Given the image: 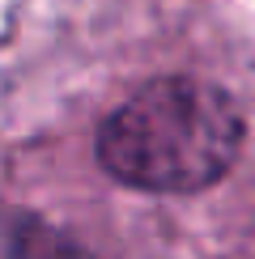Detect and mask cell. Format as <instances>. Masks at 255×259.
<instances>
[{
	"label": "cell",
	"instance_id": "obj_1",
	"mask_svg": "<svg viewBox=\"0 0 255 259\" xmlns=\"http://www.w3.org/2000/svg\"><path fill=\"white\" fill-rule=\"evenodd\" d=\"M247 136L238 102L196 77H162L119 102L98 127V161L136 191H204L234 166Z\"/></svg>",
	"mask_w": 255,
	"mask_h": 259
},
{
	"label": "cell",
	"instance_id": "obj_2",
	"mask_svg": "<svg viewBox=\"0 0 255 259\" xmlns=\"http://www.w3.org/2000/svg\"><path fill=\"white\" fill-rule=\"evenodd\" d=\"M0 259H81L56 230L34 221H13L0 230Z\"/></svg>",
	"mask_w": 255,
	"mask_h": 259
}]
</instances>
